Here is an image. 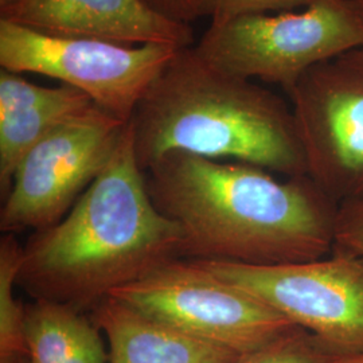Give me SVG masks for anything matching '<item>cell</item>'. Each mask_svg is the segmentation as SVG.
I'll return each instance as SVG.
<instances>
[{
    "instance_id": "cell-1",
    "label": "cell",
    "mask_w": 363,
    "mask_h": 363,
    "mask_svg": "<svg viewBox=\"0 0 363 363\" xmlns=\"http://www.w3.org/2000/svg\"><path fill=\"white\" fill-rule=\"evenodd\" d=\"M171 152L145 171L156 208L181 230L183 259L268 267L323 259L337 205L308 175Z\"/></svg>"
},
{
    "instance_id": "cell-2",
    "label": "cell",
    "mask_w": 363,
    "mask_h": 363,
    "mask_svg": "<svg viewBox=\"0 0 363 363\" xmlns=\"http://www.w3.org/2000/svg\"><path fill=\"white\" fill-rule=\"evenodd\" d=\"M178 259L181 230L148 193L127 123L116 152L76 205L23 245L18 286L33 300L91 312Z\"/></svg>"
},
{
    "instance_id": "cell-3",
    "label": "cell",
    "mask_w": 363,
    "mask_h": 363,
    "mask_svg": "<svg viewBox=\"0 0 363 363\" xmlns=\"http://www.w3.org/2000/svg\"><path fill=\"white\" fill-rule=\"evenodd\" d=\"M132 143L147 171L171 152L233 160L286 178L307 175L292 106L253 79L179 49L136 106Z\"/></svg>"
},
{
    "instance_id": "cell-4",
    "label": "cell",
    "mask_w": 363,
    "mask_h": 363,
    "mask_svg": "<svg viewBox=\"0 0 363 363\" xmlns=\"http://www.w3.org/2000/svg\"><path fill=\"white\" fill-rule=\"evenodd\" d=\"M363 46L350 0H318L277 13H252L210 23L195 46L220 69L289 91L308 70Z\"/></svg>"
},
{
    "instance_id": "cell-5",
    "label": "cell",
    "mask_w": 363,
    "mask_h": 363,
    "mask_svg": "<svg viewBox=\"0 0 363 363\" xmlns=\"http://www.w3.org/2000/svg\"><path fill=\"white\" fill-rule=\"evenodd\" d=\"M311 333L333 357L363 352V256L334 247L323 259L255 267L194 259Z\"/></svg>"
},
{
    "instance_id": "cell-6",
    "label": "cell",
    "mask_w": 363,
    "mask_h": 363,
    "mask_svg": "<svg viewBox=\"0 0 363 363\" xmlns=\"http://www.w3.org/2000/svg\"><path fill=\"white\" fill-rule=\"evenodd\" d=\"M178 50L167 45L130 46L54 35L0 19L1 69L58 79L125 123Z\"/></svg>"
},
{
    "instance_id": "cell-7",
    "label": "cell",
    "mask_w": 363,
    "mask_h": 363,
    "mask_svg": "<svg viewBox=\"0 0 363 363\" xmlns=\"http://www.w3.org/2000/svg\"><path fill=\"white\" fill-rule=\"evenodd\" d=\"M111 298L241 357L298 327L194 259H174L142 280L117 289Z\"/></svg>"
},
{
    "instance_id": "cell-8",
    "label": "cell",
    "mask_w": 363,
    "mask_h": 363,
    "mask_svg": "<svg viewBox=\"0 0 363 363\" xmlns=\"http://www.w3.org/2000/svg\"><path fill=\"white\" fill-rule=\"evenodd\" d=\"M125 127V121L91 105L35 144L3 196L1 232H38L62 220L104 171Z\"/></svg>"
},
{
    "instance_id": "cell-9",
    "label": "cell",
    "mask_w": 363,
    "mask_h": 363,
    "mask_svg": "<svg viewBox=\"0 0 363 363\" xmlns=\"http://www.w3.org/2000/svg\"><path fill=\"white\" fill-rule=\"evenodd\" d=\"M286 94L307 175L337 205L363 201V46L312 67Z\"/></svg>"
},
{
    "instance_id": "cell-10",
    "label": "cell",
    "mask_w": 363,
    "mask_h": 363,
    "mask_svg": "<svg viewBox=\"0 0 363 363\" xmlns=\"http://www.w3.org/2000/svg\"><path fill=\"white\" fill-rule=\"evenodd\" d=\"M0 19L42 33L130 46L190 48V25L154 13L140 0H0Z\"/></svg>"
},
{
    "instance_id": "cell-11",
    "label": "cell",
    "mask_w": 363,
    "mask_h": 363,
    "mask_svg": "<svg viewBox=\"0 0 363 363\" xmlns=\"http://www.w3.org/2000/svg\"><path fill=\"white\" fill-rule=\"evenodd\" d=\"M93 104L73 86H40L13 73L0 72V191L10 190L13 174L27 152L50 132Z\"/></svg>"
},
{
    "instance_id": "cell-12",
    "label": "cell",
    "mask_w": 363,
    "mask_h": 363,
    "mask_svg": "<svg viewBox=\"0 0 363 363\" xmlns=\"http://www.w3.org/2000/svg\"><path fill=\"white\" fill-rule=\"evenodd\" d=\"M111 363H235L241 355L162 323L116 298L91 312Z\"/></svg>"
},
{
    "instance_id": "cell-13",
    "label": "cell",
    "mask_w": 363,
    "mask_h": 363,
    "mask_svg": "<svg viewBox=\"0 0 363 363\" xmlns=\"http://www.w3.org/2000/svg\"><path fill=\"white\" fill-rule=\"evenodd\" d=\"M25 363H111L89 312L48 300L26 304Z\"/></svg>"
},
{
    "instance_id": "cell-14",
    "label": "cell",
    "mask_w": 363,
    "mask_h": 363,
    "mask_svg": "<svg viewBox=\"0 0 363 363\" xmlns=\"http://www.w3.org/2000/svg\"><path fill=\"white\" fill-rule=\"evenodd\" d=\"M23 245L13 234L0 240V363H25L26 304L16 298Z\"/></svg>"
},
{
    "instance_id": "cell-15",
    "label": "cell",
    "mask_w": 363,
    "mask_h": 363,
    "mask_svg": "<svg viewBox=\"0 0 363 363\" xmlns=\"http://www.w3.org/2000/svg\"><path fill=\"white\" fill-rule=\"evenodd\" d=\"M333 358L311 333L295 327L268 346L242 355L235 363H330Z\"/></svg>"
},
{
    "instance_id": "cell-16",
    "label": "cell",
    "mask_w": 363,
    "mask_h": 363,
    "mask_svg": "<svg viewBox=\"0 0 363 363\" xmlns=\"http://www.w3.org/2000/svg\"><path fill=\"white\" fill-rule=\"evenodd\" d=\"M318 0H201V15L211 23H223L252 13H277L301 10Z\"/></svg>"
},
{
    "instance_id": "cell-17",
    "label": "cell",
    "mask_w": 363,
    "mask_h": 363,
    "mask_svg": "<svg viewBox=\"0 0 363 363\" xmlns=\"http://www.w3.org/2000/svg\"><path fill=\"white\" fill-rule=\"evenodd\" d=\"M334 247L363 256V201L337 206Z\"/></svg>"
},
{
    "instance_id": "cell-18",
    "label": "cell",
    "mask_w": 363,
    "mask_h": 363,
    "mask_svg": "<svg viewBox=\"0 0 363 363\" xmlns=\"http://www.w3.org/2000/svg\"><path fill=\"white\" fill-rule=\"evenodd\" d=\"M154 13L169 21L190 25L195 19L202 18L201 0H140Z\"/></svg>"
},
{
    "instance_id": "cell-19",
    "label": "cell",
    "mask_w": 363,
    "mask_h": 363,
    "mask_svg": "<svg viewBox=\"0 0 363 363\" xmlns=\"http://www.w3.org/2000/svg\"><path fill=\"white\" fill-rule=\"evenodd\" d=\"M330 363H363V352L349 357H334Z\"/></svg>"
},
{
    "instance_id": "cell-20",
    "label": "cell",
    "mask_w": 363,
    "mask_h": 363,
    "mask_svg": "<svg viewBox=\"0 0 363 363\" xmlns=\"http://www.w3.org/2000/svg\"><path fill=\"white\" fill-rule=\"evenodd\" d=\"M352 7H354V11L357 13V18L359 21V25L362 28L363 33V0H350Z\"/></svg>"
}]
</instances>
